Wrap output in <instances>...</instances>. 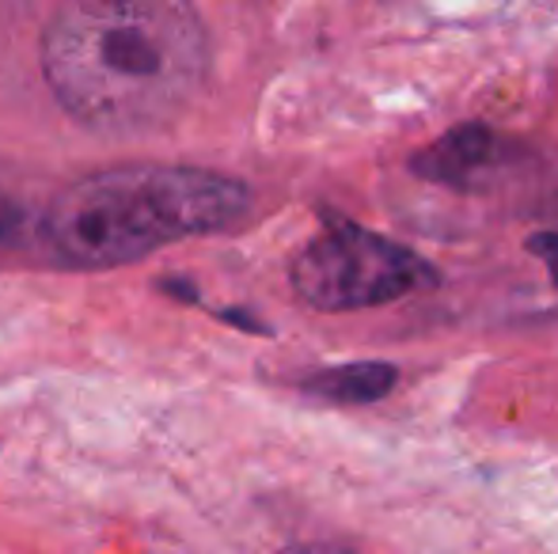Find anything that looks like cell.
I'll return each instance as SVG.
<instances>
[{
	"mask_svg": "<svg viewBox=\"0 0 558 554\" xmlns=\"http://www.w3.org/2000/svg\"><path fill=\"white\" fill-rule=\"evenodd\" d=\"M61 111L111 137L175 122L209 73L202 15L179 0H76L50 15L38 42Z\"/></svg>",
	"mask_w": 558,
	"mask_h": 554,
	"instance_id": "6da1fadb",
	"label": "cell"
},
{
	"mask_svg": "<svg viewBox=\"0 0 558 554\" xmlns=\"http://www.w3.org/2000/svg\"><path fill=\"white\" fill-rule=\"evenodd\" d=\"M251 213V190L232 175L183 163H122L53 194L38 239L76 270L137 262L191 236H214Z\"/></svg>",
	"mask_w": 558,
	"mask_h": 554,
	"instance_id": "7a4b0ae2",
	"label": "cell"
},
{
	"mask_svg": "<svg viewBox=\"0 0 558 554\" xmlns=\"http://www.w3.org/2000/svg\"><path fill=\"white\" fill-rule=\"evenodd\" d=\"M289 285L316 311H357L441 285V274L411 247L331 217L293 255Z\"/></svg>",
	"mask_w": 558,
	"mask_h": 554,
	"instance_id": "3957f363",
	"label": "cell"
},
{
	"mask_svg": "<svg viewBox=\"0 0 558 554\" xmlns=\"http://www.w3.org/2000/svg\"><path fill=\"white\" fill-rule=\"evenodd\" d=\"M501 160V137L483 122H463L411 156V171L426 183L471 190L483 171Z\"/></svg>",
	"mask_w": 558,
	"mask_h": 554,
	"instance_id": "277c9868",
	"label": "cell"
},
{
	"mask_svg": "<svg viewBox=\"0 0 558 554\" xmlns=\"http://www.w3.org/2000/svg\"><path fill=\"white\" fill-rule=\"evenodd\" d=\"M396 384L399 369L391 361H350L304 377L301 392L324 403H338V407H365V403H380L384 395H391Z\"/></svg>",
	"mask_w": 558,
	"mask_h": 554,
	"instance_id": "5b68a950",
	"label": "cell"
},
{
	"mask_svg": "<svg viewBox=\"0 0 558 554\" xmlns=\"http://www.w3.org/2000/svg\"><path fill=\"white\" fill-rule=\"evenodd\" d=\"M23 229H27V217L15 206L12 198L0 194V255H8L12 247L23 244Z\"/></svg>",
	"mask_w": 558,
	"mask_h": 554,
	"instance_id": "8992f818",
	"label": "cell"
},
{
	"mask_svg": "<svg viewBox=\"0 0 558 554\" xmlns=\"http://www.w3.org/2000/svg\"><path fill=\"white\" fill-rule=\"evenodd\" d=\"M529 255H536L551 270V281L558 288V232H536V236H529Z\"/></svg>",
	"mask_w": 558,
	"mask_h": 554,
	"instance_id": "52a82bcc",
	"label": "cell"
},
{
	"mask_svg": "<svg viewBox=\"0 0 558 554\" xmlns=\"http://www.w3.org/2000/svg\"><path fill=\"white\" fill-rule=\"evenodd\" d=\"M555 206H558V201H555Z\"/></svg>",
	"mask_w": 558,
	"mask_h": 554,
	"instance_id": "ba28073f",
	"label": "cell"
}]
</instances>
